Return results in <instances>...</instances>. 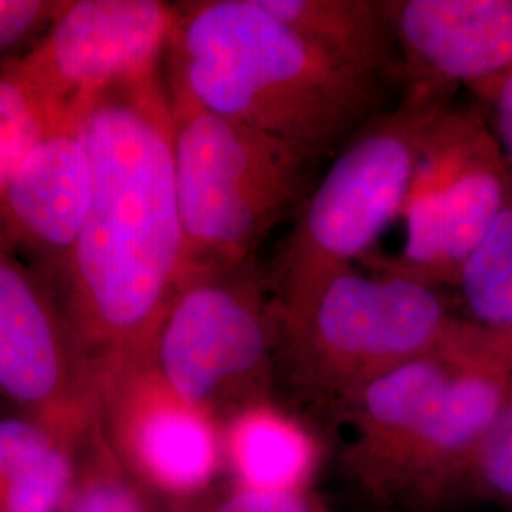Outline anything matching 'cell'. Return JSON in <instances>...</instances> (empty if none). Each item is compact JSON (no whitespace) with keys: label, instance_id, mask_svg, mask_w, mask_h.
<instances>
[{"label":"cell","instance_id":"cell-1","mask_svg":"<svg viewBox=\"0 0 512 512\" xmlns=\"http://www.w3.org/2000/svg\"><path fill=\"white\" fill-rule=\"evenodd\" d=\"M78 129L92 200L57 296L88 361L156 357L184 266L164 74L101 95Z\"/></svg>","mask_w":512,"mask_h":512},{"label":"cell","instance_id":"cell-2","mask_svg":"<svg viewBox=\"0 0 512 512\" xmlns=\"http://www.w3.org/2000/svg\"><path fill=\"white\" fill-rule=\"evenodd\" d=\"M167 88L315 160L385 110L387 84L355 73L275 18L262 0L173 4Z\"/></svg>","mask_w":512,"mask_h":512},{"label":"cell","instance_id":"cell-3","mask_svg":"<svg viewBox=\"0 0 512 512\" xmlns=\"http://www.w3.org/2000/svg\"><path fill=\"white\" fill-rule=\"evenodd\" d=\"M272 311L275 372L304 403L336 420L378 376L448 348L459 323L439 289L353 266L300 300H272Z\"/></svg>","mask_w":512,"mask_h":512},{"label":"cell","instance_id":"cell-4","mask_svg":"<svg viewBox=\"0 0 512 512\" xmlns=\"http://www.w3.org/2000/svg\"><path fill=\"white\" fill-rule=\"evenodd\" d=\"M175 188L184 281L255 262L275 226L306 202L311 165L302 148L224 118L171 92Z\"/></svg>","mask_w":512,"mask_h":512},{"label":"cell","instance_id":"cell-5","mask_svg":"<svg viewBox=\"0 0 512 512\" xmlns=\"http://www.w3.org/2000/svg\"><path fill=\"white\" fill-rule=\"evenodd\" d=\"M452 97L404 88L395 107L374 116L338 150L266 275L275 304L304 298L374 251L397 219L427 135Z\"/></svg>","mask_w":512,"mask_h":512},{"label":"cell","instance_id":"cell-6","mask_svg":"<svg viewBox=\"0 0 512 512\" xmlns=\"http://www.w3.org/2000/svg\"><path fill=\"white\" fill-rule=\"evenodd\" d=\"M511 181L482 110L452 103L429 131L406 200L387 230L399 228L397 249L370 270L439 291L456 289L463 264L490 230Z\"/></svg>","mask_w":512,"mask_h":512},{"label":"cell","instance_id":"cell-7","mask_svg":"<svg viewBox=\"0 0 512 512\" xmlns=\"http://www.w3.org/2000/svg\"><path fill=\"white\" fill-rule=\"evenodd\" d=\"M156 365L186 403L220 425L272 401V293L255 262L184 281L158 334Z\"/></svg>","mask_w":512,"mask_h":512},{"label":"cell","instance_id":"cell-8","mask_svg":"<svg viewBox=\"0 0 512 512\" xmlns=\"http://www.w3.org/2000/svg\"><path fill=\"white\" fill-rule=\"evenodd\" d=\"M95 427L112 458L164 505L211 490L224 465L222 425L186 403L156 357L90 361Z\"/></svg>","mask_w":512,"mask_h":512},{"label":"cell","instance_id":"cell-9","mask_svg":"<svg viewBox=\"0 0 512 512\" xmlns=\"http://www.w3.org/2000/svg\"><path fill=\"white\" fill-rule=\"evenodd\" d=\"M173 18L158 0H69L29 52L2 63L78 122L101 95L162 74Z\"/></svg>","mask_w":512,"mask_h":512},{"label":"cell","instance_id":"cell-10","mask_svg":"<svg viewBox=\"0 0 512 512\" xmlns=\"http://www.w3.org/2000/svg\"><path fill=\"white\" fill-rule=\"evenodd\" d=\"M0 395L19 416L74 444L97 429L92 368L59 296L2 241Z\"/></svg>","mask_w":512,"mask_h":512},{"label":"cell","instance_id":"cell-11","mask_svg":"<svg viewBox=\"0 0 512 512\" xmlns=\"http://www.w3.org/2000/svg\"><path fill=\"white\" fill-rule=\"evenodd\" d=\"M92 200V165L78 122L48 131L0 194V241L57 293Z\"/></svg>","mask_w":512,"mask_h":512},{"label":"cell","instance_id":"cell-12","mask_svg":"<svg viewBox=\"0 0 512 512\" xmlns=\"http://www.w3.org/2000/svg\"><path fill=\"white\" fill-rule=\"evenodd\" d=\"M404 88L456 93L512 69V0H384Z\"/></svg>","mask_w":512,"mask_h":512},{"label":"cell","instance_id":"cell-13","mask_svg":"<svg viewBox=\"0 0 512 512\" xmlns=\"http://www.w3.org/2000/svg\"><path fill=\"white\" fill-rule=\"evenodd\" d=\"M511 378L461 359L433 414L391 465L378 490L435 494L463 480L480 440L507 399Z\"/></svg>","mask_w":512,"mask_h":512},{"label":"cell","instance_id":"cell-14","mask_svg":"<svg viewBox=\"0 0 512 512\" xmlns=\"http://www.w3.org/2000/svg\"><path fill=\"white\" fill-rule=\"evenodd\" d=\"M461 359L442 349L397 366L365 385L338 420L351 427L349 459L376 488L433 414Z\"/></svg>","mask_w":512,"mask_h":512},{"label":"cell","instance_id":"cell-15","mask_svg":"<svg viewBox=\"0 0 512 512\" xmlns=\"http://www.w3.org/2000/svg\"><path fill=\"white\" fill-rule=\"evenodd\" d=\"M262 4L340 65L403 88L401 54L384 0H262Z\"/></svg>","mask_w":512,"mask_h":512},{"label":"cell","instance_id":"cell-16","mask_svg":"<svg viewBox=\"0 0 512 512\" xmlns=\"http://www.w3.org/2000/svg\"><path fill=\"white\" fill-rule=\"evenodd\" d=\"M222 452L234 486L255 492H304L319 463V446L306 427L272 401L222 423Z\"/></svg>","mask_w":512,"mask_h":512},{"label":"cell","instance_id":"cell-17","mask_svg":"<svg viewBox=\"0 0 512 512\" xmlns=\"http://www.w3.org/2000/svg\"><path fill=\"white\" fill-rule=\"evenodd\" d=\"M84 444L19 414L0 420V512H61Z\"/></svg>","mask_w":512,"mask_h":512},{"label":"cell","instance_id":"cell-18","mask_svg":"<svg viewBox=\"0 0 512 512\" xmlns=\"http://www.w3.org/2000/svg\"><path fill=\"white\" fill-rule=\"evenodd\" d=\"M456 289L469 323L512 330V181L490 230L463 264Z\"/></svg>","mask_w":512,"mask_h":512},{"label":"cell","instance_id":"cell-19","mask_svg":"<svg viewBox=\"0 0 512 512\" xmlns=\"http://www.w3.org/2000/svg\"><path fill=\"white\" fill-rule=\"evenodd\" d=\"M61 512H165V505L120 467L95 429L80 448Z\"/></svg>","mask_w":512,"mask_h":512},{"label":"cell","instance_id":"cell-20","mask_svg":"<svg viewBox=\"0 0 512 512\" xmlns=\"http://www.w3.org/2000/svg\"><path fill=\"white\" fill-rule=\"evenodd\" d=\"M63 124L73 122L59 116L10 67L0 65V194L29 150Z\"/></svg>","mask_w":512,"mask_h":512},{"label":"cell","instance_id":"cell-21","mask_svg":"<svg viewBox=\"0 0 512 512\" xmlns=\"http://www.w3.org/2000/svg\"><path fill=\"white\" fill-rule=\"evenodd\" d=\"M463 480H473L484 494L512 505V378L507 399L480 440Z\"/></svg>","mask_w":512,"mask_h":512},{"label":"cell","instance_id":"cell-22","mask_svg":"<svg viewBox=\"0 0 512 512\" xmlns=\"http://www.w3.org/2000/svg\"><path fill=\"white\" fill-rule=\"evenodd\" d=\"M165 512H315L304 492H255L234 486L228 492L205 494L165 505Z\"/></svg>","mask_w":512,"mask_h":512},{"label":"cell","instance_id":"cell-23","mask_svg":"<svg viewBox=\"0 0 512 512\" xmlns=\"http://www.w3.org/2000/svg\"><path fill=\"white\" fill-rule=\"evenodd\" d=\"M63 2L0 0V54L33 37H42Z\"/></svg>","mask_w":512,"mask_h":512},{"label":"cell","instance_id":"cell-24","mask_svg":"<svg viewBox=\"0 0 512 512\" xmlns=\"http://www.w3.org/2000/svg\"><path fill=\"white\" fill-rule=\"evenodd\" d=\"M471 92L475 93L478 109L482 110L512 173V69Z\"/></svg>","mask_w":512,"mask_h":512},{"label":"cell","instance_id":"cell-25","mask_svg":"<svg viewBox=\"0 0 512 512\" xmlns=\"http://www.w3.org/2000/svg\"><path fill=\"white\" fill-rule=\"evenodd\" d=\"M476 355L482 365L512 376V330L480 327L476 340Z\"/></svg>","mask_w":512,"mask_h":512}]
</instances>
